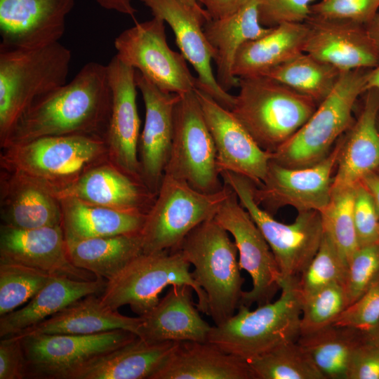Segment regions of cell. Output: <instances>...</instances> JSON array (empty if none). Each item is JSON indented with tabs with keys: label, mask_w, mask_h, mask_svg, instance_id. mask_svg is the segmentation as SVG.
<instances>
[{
	"label": "cell",
	"mask_w": 379,
	"mask_h": 379,
	"mask_svg": "<svg viewBox=\"0 0 379 379\" xmlns=\"http://www.w3.org/2000/svg\"><path fill=\"white\" fill-rule=\"evenodd\" d=\"M53 277L26 265L0 260V317L31 300Z\"/></svg>",
	"instance_id": "obj_39"
},
{
	"label": "cell",
	"mask_w": 379,
	"mask_h": 379,
	"mask_svg": "<svg viewBox=\"0 0 379 379\" xmlns=\"http://www.w3.org/2000/svg\"><path fill=\"white\" fill-rule=\"evenodd\" d=\"M181 2L192 8L197 12L204 15L211 19V17L206 9L201 7V0H180Z\"/></svg>",
	"instance_id": "obj_55"
},
{
	"label": "cell",
	"mask_w": 379,
	"mask_h": 379,
	"mask_svg": "<svg viewBox=\"0 0 379 379\" xmlns=\"http://www.w3.org/2000/svg\"><path fill=\"white\" fill-rule=\"evenodd\" d=\"M365 340L379 351V324L373 328L363 332Z\"/></svg>",
	"instance_id": "obj_53"
},
{
	"label": "cell",
	"mask_w": 379,
	"mask_h": 379,
	"mask_svg": "<svg viewBox=\"0 0 379 379\" xmlns=\"http://www.w3.org/2000/svg\"><path fill=\"white\" fill-rule=\"evenodd\" d=\"M378 8L379 0H321L310 6V15L366 25Z\"/></svg>",
	"instance_id": "obj_43"
},
{
	"label": "cell",
	"mask_w": 379,
	"mask_h": 379,
	"mask_svg": "<svg viewBox=\"0 0 379 379\" xmlns=\"http://www.w3.org/2000/svg\"><path fill=\"white\" fill-rule=\"evenodd\" d=\"M347 307L343 284L328 285L302 298L300 335L331 325Z\"/></svg>",
	"instance_id": "obj_41"
},
{
	"label": "cell",
	"mask_w": 379,
	"mask_h": 379,
	"mask_svg": "<svg viewBox=\"0 0 379 379\" xmlns=\"http://www.w3.org/2000/svg\"><path fill=\"white\" fill-rule=\"evenodd\" d=\"M343 144L342 135L326 157L310 166L291 168L271 160L264 181L253 186L257 203L272 215L286 206L298 212L322 211L331 197L333 173Z\"/></svg>",
	"instance_id": "obj_14"
},
{
	"label": "cell",
	"mask_w": 379,
	"mask_h": 379,
	"mask_svg": "<svg viewBox=\"0 0 379 379\" xmlns=\"http://www.w3.org/2000/svg\"><path fill=\"white\" fill-rule=\"evenodd\" d=\"M258 5V0H250L233 14L210 19L204 25L205 36L214 53L216 81L227 92L239 85V78L233 74L232 67L239 48L246 41L258 39L272 29L260 24Z\"/></svg>",
	"instance_id": "obj_29"
},
{
	"label": "cell",
	"mask_w": 379,
	"mask_h": 379,
	"mask_svg": "<svg viewBox=\"0 0 379 379\" xmlns=\"http://www.w3.org/2000/svg\"><path fill=\"white\" fill-rule=\"evenodd\" d=\"M72 263L107 281L143 253L140 233L66 241Z\"/></svg>",
	"instance_id": "obj_34"
},
{
	"label": "cell",
	"mask_w": 379,
	"mask_h": 379,
	"mask_svg": "<svg viewBox=\"0 0 379 379\" xmlns=\"http://www.w3.org/2000/svg\"><path fill=\"white\" fill-rule=\"evenodd\" d=\"M115 210L147 213L157 195L109 160L91 168L73 185L55 196Z\"/></svg>",
	"instance_id": "obj_24"
},
{
	"label": "cell",
	"mask_w": 379,
	"mask_h": 379,
	"mask_svg": "<svg viewBox=\"0 0 379 379\" xmlns=\"http://www.w3.org/2000/svg\"><path fill=\"white\" fill-rule=\"evenodd\" d=\"M66 241L140 233L146 213L115 210L73 197L59 199Z\"/></svg>",
	"instance_id": "obj_33"
},
{
	"label": "cell",
	"mask_w": 379,
	"mask_h": 379,
	"mask_svg": "<svg viewBox=\"0 0 379 379\" xmlns=\"http://www.w3.org/2000/svg\"><path fill=\"white\" fill-rule=\"evenodd\" d=\"M116 55L161 90L183 94L197 88L181 53L168 44L165 21L157 16L125 29L114 39Z\"/></svg>",
	"instance_id": "obj_12"
},
{
	"label": "cell",
	"mask_w": 379,
	"mask_h": 379,
	"mask_svg": "<svg viewBox=\"0 0 379 379\" xmlns=\"http://www.w3.org/2000/svg\"><path fill=\"white\" fill-rule=\"evenodd\" d=\"M354 221L359 247L379 242V213L365 187L354 188Z\"/></svg>",
	"instance_id": "obj_46"
},
{
	"label": "cell",
	"mask_w": 379,
	"mask_h": 379,
	"mask_svg": "<svg viewBox=\"0 0 379 379\" xmlns=\"http://www.w3.org/2000/svg\"><path fill=\"white\" fill-rule=\"evenodd\" d=\"M378 127H379V118H378Z\"/></svg>",
	"instance_id": "obj_56"
},
{
	"label": "cell",
	"mask_w": 379,
	"mask_h": 379,
	"mask_svg": "<svg viewBox=\"0 0 379 379\" xmlns=\"http://www.w3.org/2000/svg\"><path fill=\"white\" fill-rule=\"evenodd\" d=\"M188 284L171 286L166 295L147 314L139 316L138 336L148 342H207L210 326L193 302Z\"/></svg>",
	"instance_id": "obj_25"
},
{
	"label": "cell",
	"mask_w": 379,
	"mask_h": 379,
	"mask_svg": "<svg viewBox=\"0 0 379 379\" xmlns=\"http://www.w3.org/2000/svg\"><path fill=\"white\" fill-rule=\"evenodd\" d=\"M176 249L194 267L192 276L206 294L207 315L215 326L225 322L240 305L244 281L229 232L212 218L190 232Z\"/></svg>",
	"instance_id": "obj_6"
},
{
	"label": "cell",
	"mask_w": 379,
	"mask_h": 379,
	"mask_svg": "<svg viewBox=\"0 0 379 379\" xmlns=\"http://www.w3.org/2000/svg\"><path fill=\"white\" fill-rule=\"evenodd\" d=\"M370 69L342 72L331 93L307 121L272 153L271 160L284 166L302 168L326 157L354 122L353 109L359 97L367 90Z\"/></svg>",
	"instance_id": "obj_7"
},
{
	"label": "cell",
	"mask_w": 379,
	"mask_h": 379,
	"mask_svg": "<svg viewBox=\"0 0 379 379\" xmlns=\"http://www.w3.org/2000/svg\"><path fill=\"white\" fill-rule=\"evenodd\" d=\"M190 266L178 249L142 253L107 281L100 297L114 310L128 305L133 312L143 316L157 305L159 295L166 287L188 284L197 295L198 310L207 314L206 294L194 279Z\"/></svg>",
	"instance_id": "obj_8"
},
{
	"label": "cell",
	"mask_w": 379,
	"mask_h": 379,
	"mask_svg": "<svg viewBox=\"0 0 379 379\" xmlns=\"http://www.w3.org/2000/svg\"><path fill=\"white\" fill-rule=\"evenodd\" d=\"M254 379H325L298 340L248 361Z\"/></svg>",
	"instance_id": "obj_37"
},
{
	"label": "cell",
	"mask_w": 379,
	"mask_h": 379,
	"mask_svg": "<svg viewBox=\"0 0 379 379\" xmlns=\"http://www.w3.org/2000/svg\"><path fill=\"white\" fill-rule=\"evenodd\" d=\"M361 183L371 194L379 213V175L372 173L366 175Z\"/></svg>",
	"instance_id": "obj_51"
},
{
	"label": "cell",
	"mask_w": 379,
	"mask_h": 379,
	"mask_svg": "<svg viewBox=\"0 0 379 379\" xmlns=\"http://www.w3.org/2000/svg\"><path fill=\"white\" fill-rule=\"evenodd\" d=\"M74 0H0V48L33 49L58 42Z\"/></svg>",
	"instance_id": "obj_19"
},
{
	"label": "cell",
	"mask_w": 379,
	"mask_h": 379,
	"mask_svg": "<svg viewBox=\"0 0 379 379\" xmlns=\"http://www.w3.org/2000/svg\"><path fill=\"white\" fill-rule=\"evenodd\" d=\"M362 331L330 325L314 332L300 335L298 343L310 354L325 379H347L352 357L364 340Z\"/></svg>",
	"instance_id": "obj_35"
},
{
	"label": "cell",
	"mask_w": 379,
	"mask_h": 379,
	"mask_svg": "<svg viewBox=\"0 0 379 379\" xmlns=\"http://www.w3.org/2000/svg\"><path fill=\"white\" fill-rule=\"evenodd\" d=\"M140 317L120 314L105 304L96 294L86 295L34 326L15 335L22 337L38 334H94L124 329L138 335ZM11 336V335H10Z\"/></svg>",
	"instance_id": "obj_30"
},
{
	"label": "cell",
	"mask_w": 379,
	"mask_h": 379,
	"mask_svg": "<svg viewBox=\"0 0 379 379\" xmlns=\"http://www.w3.org/2000/svg\"><path fill=\"white\" fill-rule=\"evenodd\" d=\"M1 225L19 230L62 225L60 200L34 181L4 169L0 173Z\"/></svg>",
	"instance_id": "obj_26"
},
{
	"label": "cell",
	"mask_w": 379,
	"mask_h": 379,
	"mask_svg": "<svg viewBox=\"0 0 379 379\" xmlns=\"http://www.w3.org/2000/svg\"><path fill=\"white\" fill-rule=\"evenodd\" d=\"M214 219L233 237L240 268L251 277L252 288L243 292L240 304L250 307L271 302L282 281L277 263L261 231L232 190Z\"/></svg>",
	"instance_id": "obj_15"
},
{
	"label": "cell",
	"mask_w": 379,
	"mask_h": 379,
	"mask_svg": "<svg viewBox=\"0 0 379 379\" xmlns=\"http://www.w3.org/2000/svg\"><path fill=\"white\" fill-rule=\"evenodd\" d=\"M274 302L255 310L240 304L225 322L211 327L207 342L246 361L298 340L300 335L302 296L298 281L283 282Z\"/></svg>",
	"instance_id": "obj_3"
},
{
	"label": "cell",
	"mask_w": 379,
	"mask_h": 379,
	"mask_svg": "<svg viewBox=\"0 0 379 379\" xmlns=\"http://www.w3.org/2000/svg\"><path fill=\"white\" fill-rule=\"evenodd\" d=\"M354 188L332 190L328 204L319 212L324 232L347 265L359 248L353 214Z\"/></svg>",
	"instance_id": "obj_38"
},
{
	"label": "cell",
	"mask_w": 379,
	"mask_h": 379,
	"mask_svg": "<svg viewBox=\"0 0 379 379\" xmlns=\"http://www.w3.org/2000/svg\"><path fill=\"white\" fill-rule=\"evenodd\" d=\"M368 35L379 51V13L365 25Z\"/></svg>",
	"instance_id": "obj_52"
},
{
	"label": "cell",
	"mask_w": 379,
	"mask_h": 379,
	"mask_svg": "<svg viewBox=\"0 0 379 379\" xmlns=\"http://www.w3.org/2000/svg\"><path fill=\"white\" fill-rule=\"evenodd\" d=\"M137 336L128 330L115 329L94 334H38L17 338L20 339L26 361L25 378L69 379L74 371L93 358Z\"/></svg>",
	"instance_id": "obj_13"
},
{
	"label": "cell",
	"mask_w": 379,
	"mask_h": 379,
	"mask_svg": "<svg viewBox=\"0 0 379 379\" xmlns=\"http://www.w3.org/2000/svg\"><path fill=\"white\" fill-rule=\"evenodd\" d=\"M379 324V277L354 302L348 305L331 325L362 332Z\"/></svg>",
	"instance_id": "obj_44"
},
{
	"label": "cell",
	"mask_w": 379,
	"mask_h": 379,
	"mask_svg": "<svg viewBox=\"0 0 379 379\" xmlns=\"http://www.w3.org/2000/svg\"><path fill=\"white\" fill-rule=\"evenodd\" d=\"M177 342H148L137 336L131 342L85 363L69 379H151Z\"/></svg>",
	"instance_id": "obj_28"
},
{
	"label": "cell",
	"mask_w": 379,
	"mask_h": 379,
	"mask_svg": "<svg viewBox=\"0 0 379 379\" xmlns=\"http://www.w3.org/2000/svg\"><path fill=\"white\" fill-rule=\"evenodd\" d=\"M140 1L151 10L153 16L163 19L172 29L181 53L197 72V88L231 110L234 95L220 88L211 67L214 53L204 32V25L210 19L180 0Z\"/></svg>",
	"instance_id": "obj_20"
},
{
	"label": "cell",
	"mask_w": 379,
	"mask_h": 379,
	"mask_svg": "<svg viewBox=\"0 0 379 379\" xmlns=\"http://www.w3.org/2000/svg\"><path fill=\"white\" fill-rule=\"evenodd\" d=\"M204 193L224 187L214 142L195 90L180 94L174 110V130L165 173Z\"/></svg>",
	"instance_id": "obj_11"
},
{
	"label": "cell",
	"mask_w": 379,
	"mask_h": 379,
	"mask_svg": "<svg viewBox=\"0 0 379 379\" xmlns=\"http://www.w3.org/2000/svg\"><path fill=\"white\" fill-rule=\"evenodd\" d=\"M230 110L264 150L273 153L311 117L317 104L265 76L239 78Z\"/></svg>",
	"instance_id": "obj_5"
},
{
	"label": "cell",
	"mask_w": 379,
	"mask_h": 379,
	"mask_svg": "<svg viewBox=\"0 0 379 379\" xmlns=\"http://www.w3.org/2000/svg\"><path fill=\"white\" fill-rule=\"evenodd\" d=\"M151 379H254L246 360L208 342L180 341Z\"/></svg>",
	"instance_id": "obj_27"
},
{
	"label": "cell",
	"mask_w": 379,
	"mask_h": 379,
	"mask_svg": "<svg viewBox=\"0 0 379 379\" xmlns=\"http://www.w3.org/2000/svg\"><path fill=\"white\" fill-rule=\"evenodd\" d=\"M26 361L20 339L11 335L0 341V379L25 378Z\"/></svg>",
	"instance_id": "obj_47"
},
{
	"label": "cell",
	"mask_w": 379,
	"mask_h": 379,
	"mask_svg": "<svg viewBox=\"0 0 379 379\" xmlns=\"http://www.w3.org/2000/svg\"><path fill=\"white\" fill-rule=\"evenodd\" d=\"M107 283L100 277L81 281L53 277L25 307L1 317V338L34 326L86 295L102 293Z\"/></svg>",
	"instance_id": "obj_31"
},
{
	"label": "cell",
	"mask_w": 379,
	"mask_h": 379,
	"mask_svg": "<svg viewBox=\"0 0 379 379\" xmlns=\"http://www.w3.org/2000/svg\"><path fill=\"white\" fill-rule=\"evenodd\" d=\"M379 277V242L359 247L351 257L345 290L347 306L358 300Z\"/></svg>",
	"instance_id": "obj_42"
},
{
	"label": "cell",
	"mask_w": 379,
	"mask_h": 379,
	"mask_svg": "<svg viewBox=\"0 0 379 379\" xmlns=\"http://www.w3.org/2000/svg\"><path fill=\"white\" fill-rule=\"evenodd\" d=\"M347 379H379V351L365 338L354 352Z\"/></svg>",
	"instance_id": "obj_48"
},
{
	"label": "cell",
	"mask_w": 379,
	"mask_h": 379,
	"mask_svg": "<svg viewBox=\"0 0 379 379\" xmlns=\"http://www.w3.org/2000/svg\"><path fill=\"white\" fill-rule=\"evenodd\" d=\"M0 260L26 265L53 277L81 281L97 278L70 260L62 225L19 230L1 225Z\"/></svg>",
	"instance_id": "obj_21"
},
{
	"label": "cell",
	"mask_w": 379,
	"mask_h": 379,
	"mask_svg": "<svg viewBox=\"0 0 379 379\" xmlns=\"http://www.w3.org/2000/svg\"><path fill=\"white\" fill-rule=\"evenodd\" d=\"M102 8L115 11L135 18L137 10L132 5V0H95Z\"/></svg>",
	"instance_id": "obj_50"
},
{
	"label": "cell",
	"mask_w": 379,
	"mask_h": 379,
	"mask_svg": "<svg viewBox=\"0 0 379 379\" xmlns=\"http://www.w3.org/2000/svg\"><path fill=\"white\" fill-rule=\"evenodd\" d=\"M135 83L145 108L138 142L140 174L142 183L157 194L168 161L174 130V110L180 94L161 90L135 70Z\"/></svg>",
	"instance_id": "obj_18"
},
{
	"label": "cell",
	"mask_w": 379,
	"mask_h": 379,
	"mask_svg": "<svg viewBox=\"0 0 379 379\" xmlns=\"http://www.w3.org/2000/svg\"><path fill=\"white\" fill-rule=\"evenodd\" d=\"M108 160L105 138L87 135L42 137L1 148L0 154L1 169L34 181L55 197Z\"/></svg>",
	"instance_id": "obj_2"
},
{
	"label": "cell",
	"mask_w": 379,
	"mask_h": 379,
	"mask_svg": "<svg viewBox=\"0 0 379 379\" xmlns=\"http://www.w3.org/2000/svg\"><path fill=\"white\" fill-rule=\"evenodd\" d=\"M366 88H376L379 89V65L369 70Z\"/></svg>",
	"instance_id": "obj_54"
},
{
	"label": "cell",
	"mask_w": 379,
	"mask_h": 379,
	"mask_svg": "<svg viewBox=\"0 0 379 379\" xmlns=\"http://www.w3.org/2000/svg\"><path fill=\"white\" fill-rule=\"evenodd\" d=\"M250 0H201L211 19L216 20L233 14Z\"/></svg>",
	"instance_id": "obj_49"
},
{
	"label": "cell",
	"mask_w": 379,
	"mask_h": 379,
	"mask_svg": "<svg viewBox=\"0 0 379 379\" xmlns=\"http://www.w3.org/2000/svg\"><path fill=\"white\" fill-rule=\"evenodd\" d=\"M341 73L333 65L302 52L264 76L284 84L319 105L333 91Z\"/></svg>",
	"instance_id": "obj_36"
},
{
	"label": "cell",
	"mask_w": 379,
	"mask_h": 379,
	"mask_svg": "<svg viewBox=\"0 0 379 379\" xmlns=\"http://www.w3.org/2000/svg\"><path fill=\"white\" fill-rule=\"evenodd\" d=\"M347 267L333 241L324 232L317 253L298 281L302 298L331 284L345 286Z\"/></svg>",
	"instance_id": "obj_40"
},
{
	"label": "cell",
	"mask_w": 379,
	"mask_h": 379,
	"mask_svg": "<svg viewBox=\"0 0 379 379\" xmlns=\"http://www.w3.org/2000/svg\"><path fill=\"white\" fill-rule=\"evenodd\" d=\"M308 28L303 23H283L265 35L244 44L232 67L237 78L264 76L273 68L304 52Z\"/></svg>",
	"instance_id": "obj_32"
},
{
	"label": "cell",
	"mask_w": 379,
	"mask_h": 379,
	"mask_svg": "<svg viewBox=\"0 0 379 379\" xmlns=\"http://www.w3.org/2000/svg\"><path fill=\"white\" fill-rule=\"evenodd\" d=\"M111 108L107 65L88 62L70 82L34 102L1 148L46 136L87 135L105 138Z\"/></svg>",
	"instance_id": "obj_1"
},
{
	"label": "cell",
	"mask_w": 379,
	"mask_h": 379,
	"mask_svg": "<svg viewBox=\"0 0 379 379\" xmlns=\"http://www.w3.org/2000/svg\"><path fill=\"white\" fill-rule=\"evenodd\" d=\"M107 67L112 91L111 114L105 137L109 161L142 182L138 159L140 119L136 102L135 69L116 55Z\"/></svg>",
	"instance_id": "obj_16"
},
{
	"label": "cell",
	"mask_w": 379,
	"mask_h": 379,
	"mask_svg": "<svg viewBox=\"0 0 379 379\" xmlns=\"http://www.w3.org/2000/svg\"><path fill=\"white\" fill-rule=\"evenodd\" d=\"M231 191L224 183L218 192L204 193L183 180L164 174L140 232L143 253L176 249L194 227L214 218Z\"/></svg>",
	"instance_id": "obj_10"
},
{
	"label": "cell",
	"mask_w": 379,
	"mask_h": 379,
	"mask_svg": "<svg viewBox=\"0 0 379 379\" xmlns=\"http://www.w3.org/2000/svg\"><path fill=\"white\" fill-rule=\"evenodd\" d=\"M195 92L213 138L220 174L230 171L251 180L256 186L264 181L272 153L262 149L234 117L199 88Z\"/></svg>",
	"instance_id": "obj_17"
},
{
	"label": "cell",
	"mask_w": 379,
	"mask_h": 379,
	"mask_svg": "<svg viewBox=\"0 0 379 379\" xmlns=\"http://www.w3.org/2000/svg\"><path fill=\"white\" fill-rule=\"evenodd\" d=\"M304 52L341 72L379 65V51L365 25L309 15Z\"/></svg>",
	"instance_id": "obj_22"
},
{
	"label": "cell",
	"mask_w": 379,
	"mask_h": 379,
	"mask_svg": "<svg viewBox=\"0 0 379 379\" xmlns=\"http://www.w3.org/2000/svg\"><path fill=\"white\" fill-rule=\"evenodd\" d=\"M360 114L343 135L332 190L354 188L379 167V89L368 88Z\"/></svg>",
	"instance_id": "obj_23"
},
{
	"label": "cell",
	"mask_w": 379,
	"mask_h": 379,
	"mask_svg": "<svg viewBox=\"0 0 379 379\" xmlns=\"http://www.w3.org/2000/svg\"><path fill=\"white\" fill-rule=\"evenodd\" d=\"M220 176L263 234L277 263L281 283L298 281L321 242L324 229L320 213L298 212L293 222L283 223L257 203L253 196L254 183L251 180L230 171L221 172Z\"/></svg>",
	"instance_id": "obj_9"
},
{
	"label": "cell",
	"mask_w": 379,
	"mask_h": 379,
	"mask_svg": "<svg viewBox=\"0 0 379 379\" xmlns=\"http://www.w3.org/2000/svg\"><path fill=\"white\" fill-rule=\"evenodd\" d=\"M315 0H258V17L265 27L283 23H303L310 13Z\"/></svg>",
	"instance_id": "obj_45"
},
{
	"label": "cell",
	"mask_w": 379,
	"mask_h": 379,
	"mask_svg": "<svg viewBox=\"0 0 379 379\" xmlns=\"http://www.w3.org/2000/svg\"><path fill=\"white\" fill-rule=\"evenodd\" d=\"M71 60L59 41L33 49L0 48V145L34 102L67 83Z\"/></svg>",
	"instance_id": "obj_4"
}]
</instances>
